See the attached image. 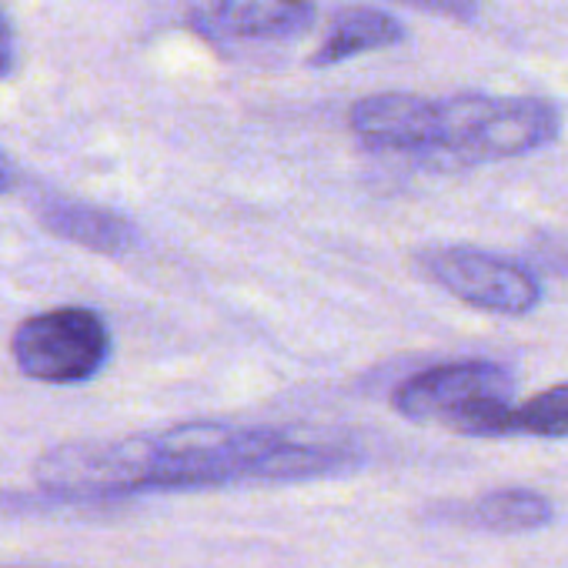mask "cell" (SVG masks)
<instances>
[{"instance_id": "obj_5", "label": "cell", "mask_w": 568, "mask_h": 568, "mask_svg": "<svg viewBox=\"0 0 568 568\" xmlns=\"http://www.w3.org/2000/svg\"><path fill=\"white\" fill-rule=\"evenodd\" d=\"M422 274L438 284L452 298L501 318H525L541 305V281L521 261L448 244V247H425L418 257Z\"/></svg>"}, {"instance_id": "obj_9", "label": "cell", "mask_w": 568, "mask_h": 568, "mask_svg": "<svg viewBox=\"0 0 568 568\" xmlns=\"http://www.w3.org/2000/svg\"><path fill=\"white\" fill-rule=\"evenodd\" d=\"M471 518L491 531H535L555 518V508L545 495L531 488H498L478 498Z\"/></svg>"}, {"instance_id": "obj_3", "label": "cell", "mask_w": 568, "mask_h": 568, "mask_svg": "<svg viewBox=\"0 0 568 568\" xmlns=\"http://www.w3.org/2000/svg\"><path fill=\"white\" fill-rule=\"evenodd\" d=\"M515 378L498 362H445L405 378L392 408L415 425H442L468 438H498V422L511 405Z\"/></svg>"}, {"instance_id": "obj_1", "label": "cell", "mask_w": 568, "mask_h": 568, "mask_svg": "<svg viewBox=\"0 0 568 568\" xmlns=\"http://www.w3.org/2000/svg\"><path fill=\"white\" fill-rule=\"evenodd\" d=\"M355 465V452L277 428L187 422L121 442H74L44 452L34 478L58 498H128L244 481H298Z\"/></svg>"}, {"instance_id": "obj_12", "label": "cell", "mask_w": 568, "mask_h": 568, "mask_svg": "<svg viewBox=\"0 0 568 568\" xmlns=\"http://www.w3.org/2000/svg\"><path fill=\"white\" fill-rule=\"evenodd\" d=\"M14 68H18V34H14L8 11L0 8V81L11 78Z\"/></svg>"}, {"instance_id": "obj_10", "label": "cell", "mask_w": 568, "mask_h": 568, "mask_svg": "<svg viewBox=\"0 0 568 568\" xmlns=\"http://www.w3.org/2000/svg\"><path fill=\"white\" fill-rule=\"evenodd\" d=\"M568 438V382L531 395L525 405H508L498 422V438Z\"/></svg>"}, {"instance_id": "obj_13", "label": "cell", "mask_w": 568, "mask_h": 568, "mask_svg": "<svg viewBox=\"0 0 568 568\" xmlns=\"http://www.w3.org/2000/svg\"><path fill=\"white\" fill-rule=\"evenodd\" d=\"M14 184H18V168L4 151H0V194H8Z\"/></svg>"}, {"instance_id": "obj_14", "label": "cell", "mask_w": 568, "mask_h": 568, "mask_svg": "<svg viewBox=\"0 0 568 568\" xmlns=\"http://www.w3.org/2000/svg\"><path fill=\"white\" fill-rule=\"evenodd\" d=\"M4 568H24V565H4Z\"/></svg>"}, {"instance_id": "obj_4", "label": "cell", "mask_w": 568, "mask_h": 568, "mask_svg": "<svg viewBox=\"0 0 568 568\" xmlns=\"http://www.w3.org/2000/svg\"><path fill=\"white\" fill-rule=\"evenodd\" d=\"M11 355L24 378L41 385L91 382L111 358L108 322L81 305L24 318L11 335Z\"/></svg>"}, {"instance_id": "obj_11", "label": "cell", "mask_w": 568, "mask_h": 568, "mask_svg": "<svg viewBox=\"0 0 568 568\" xmlns=\"http://www.w3.org/2000/svg\"><path fill=\"white\" fill-rule=\"evenodd\" d=\"M395 4L415 8L422 14H435V18H445V21H458V24H468L478 14L475 0H395Z\"/></svg>"}, {"instance_id": "obj_7", "label": "cell", "mask_w": 568, "mask_h": 568, "mask_svg": "<svg viewBox=\"0 0 568 568\" xmlns=\"http://www.w3.org/2000/svg\"><path fill=\"white\" fill-rule=\"evenodd\" d=\"M318 21L312 0H214L211 24L244 41H295Z\"/></svg>"}, {"instance_id": "obj_6", "label": "cell", "mask_w": 568, "mask_h": 568, "mask_svg": "<svg viewBox=\"0 0 568 568\" xmlns=\"http://www.w3.org/2000/svg\"><path fill=\"white\" fill-rule=\"evenodd\" d=\"M34 214L41 227L51 231L54 237L98 251V254H128L141 241V231L124 214L88 204V201H74L64 194L41 197L34 204Z\"/></svg>"}, {"instance_id": "obj_2", "label": "cell", "mask_w": 568, "mask_h": 568, "mask_svg": "<svg viewBox=\"0 0 568 568\" xmlns=\"http://www.w3.org/2000/svg\"><path fill=\"white\" fill-rule=\"evenodd\" d=\"M348 124L368 151L405 154L435 168H468L548 148L561 131V111L545 98L388 91L355 101Z\"/></svg>"}, {"instance_id": "obj_8", "label": "cell", "mask_w": 568, "mask_h": 568, "mask_svg": "<svg viewBox=\"0 0 568 568\" xmlns=\"http://www.w3.org/2000/svg\"><path fill=\"white\" fill-rule=\"evenodd\" d=\"M408 31L382 8H345L335 14L328 38L312 54V68H335L368 51H388L405 44Z\"/></svg>"}]
</instances>
